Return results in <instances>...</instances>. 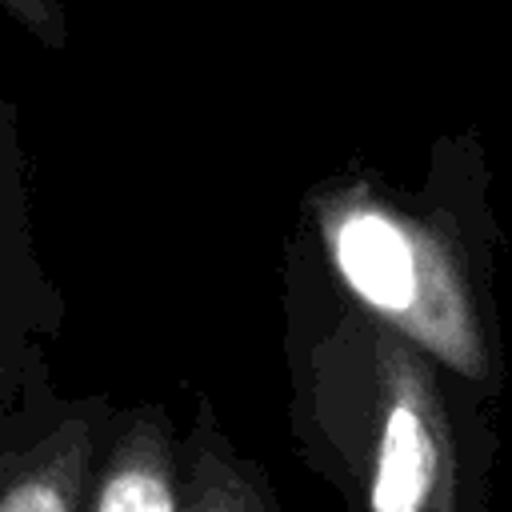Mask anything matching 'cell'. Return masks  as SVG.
<instances>
[{
	"label": "cell",
	"instance_id": "5b68a950",
	"mask_svg": "<svg viewBox=\"0 0 512 512\" xmlns=\"http://www.w3.org/2000/svg\"><path fill=\"white\" fill-rule=\"evenodd\" d=\"M80 512H180V444L164 408L112 416Z\"/></svg>",
	"mask_w": 512,
	"mask_h": 512
},
{
	"label": "cell",
	"instance_id": "52a82bcc",
	"mask_svg": "<svg viewBox=\"0 0 512 512\" xmlns=\"http://www.w3.org/2000/svg\"><path fill=\"white\" fill-rule=\"evenodd\" d=\"M0 8L40 48H48V52L68 48V12H64V0H0Z\"/></svg>",
	"mask_w": 512,
	"mask_h": 512
},
{
	"label": "cell",
	"instance_id": "3957f363",
	"mask_svg": "<svg viewBox=\"0 0 512 512\" xmlns=\"http://www.w3.org/2000/svg\"><path fill=\"white\" fill-rule=\"evenodd\" d=\"M108 424V396L56 404L40 376L0 420V512H80Z\"/></svg>",
	"mask_w": 512,
	"mask_h": 512
},
{
	"label": "cell",
	"instance_id": "277c9868",
	"mask_svg": "<svg viewBox=\"0 0 512 512\" xmlns=\"http://www.w3.org/2000/svg\"><path fill=\"white\" fill-rule=\"evenodd\" d=\"M60 328V296L36 260L28 228L20 112L0 100V420L44 376V336Z\"/></svg>",
	"mask_w": 512,
	"mask_h": 512
},
{
	"label": "cell",
	"instance_id": "7a4b0ae2",
	"mask_svg": "<svg viewBox=\"0 0 512 512\" xmlns=\"http://www.w3.org/2000/svg\"><path fill=\"white\" fill-rule=\"evenodd\" d=\"M448 380V368L352 300L308 352H296L300 440L328 452L356 512H468Z\"/></svg>",
	"mask_w": 512,
	"mask_h": 512
},
{
	"label": "cell",
	"instance_id": "6da1fadb",
	"mask_svg": "<svg viewBox=\"0 0 512 512\" xmlns=\"http://www.w3.org/2000/svg\"><path fill=\"white\" fill-rule=\"evenodd\" d=\"M484 192V148L476 132H460L436 140L416 192L376 172H340L320 180L300 212L344 300L408 336L456 380L500 388V340L468 252L472 224L488 220Z\"/></svg>",
	"mask_w": 512,
	"mask_h": 512
},
{
	"label": "cell",
	"instance_id": "8992f818",
	"mask_svg": "<svg viewBox=\"0 0 512 512\" xmlns=\"http://www.w3.org/2000/svg\"><path fill=\"white\" fill-rule=\"evenodd\" d=\"M200 408L180 448V512H280L272 488Z\"/></svg>",
	"mask_w": 512,
	"mask_h": 512
}]
</instances>
